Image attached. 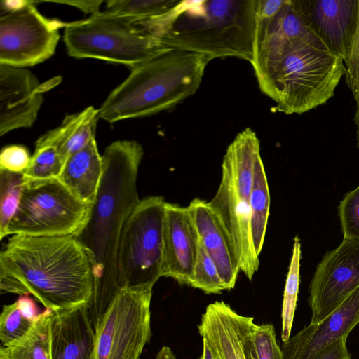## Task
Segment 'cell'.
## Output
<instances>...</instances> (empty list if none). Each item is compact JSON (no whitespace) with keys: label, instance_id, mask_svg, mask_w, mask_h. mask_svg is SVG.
I'll list each match as a JSON object with an SVG mask.
<instances>
[{"label":"cell","instance_id":"4dcf8cb0","mask_svg":"<svg viewBox=\"0 0 359 359\" xmlns=\"http://www.w3.org/2000/svg\"><path fill=\"white\" fill-rule=\"evenodd\" d=\"M252 338L257 359H283L272 324H253Z\"/></svg>","mask_w":359,"mask_h":359},{"label":"cell","instance_id":"83f0119b","mask_svg":"<svg viewBox=\"0 0 359 359\" xmlns=\"http://www.w3.org/2000/svg\"><path fill=\"white\" fill-rule=\"evenodd\" d=\"M36 318L26 316L18 301L4 305L0 316V339L8 346L21 339L32 328Z\"/></svg>","mask_w":359,"mask_h":359},{"label":"cell","instance_id":"3957f363","mask_svg":"<svg viewBox=\"0 0 359 359\" xmlns=\"http://www.w3.org/2000/svg\"><path fill=\"white\" fill-rule=\"evenodd\" d=\"M250 63L261 90L286 114H301L326 103L346 74L344 61L330 51L257 31Z\"/></svg>","mask_w":359,"mask_h":359},{"label":"cell","instance_id":"8992f818","mask_svg":"<svg viewBox=\"0 0 359 359\" xmlns=\"http://www.w3.org/2000/svg\"><path fill=\"white\" fill-rule=\"evenodd\" d=\"M260 154V142L248 128L229 145L222 164L218 189L208 202L236 250L241 271L251 280L259 266L250 233V198L255 160Z\"/></svg>","mask_w":359,"mask_h":359},{"label":"cell","instance_id":"9a60e30c","mask_svg":"<svg viewBox=\"0 0 359 359\" xmlns=\"http://www.w3.org/2000/svg\"><path fill=\"white\" fill-rule=\"evenodd\" d=\"M46 89L25 68L0 65L1 136L35 122Z\"/></svg>","mask_w":359,"mask_h":359},{"label":"cell","instance_id":"d6986e66","mask_svg":"<svg viewBox=\"0 0 359 359\" xmlns=\"http://www.w3.org/2000/svg\"><path fill=\"white\" fill-rule=\"evenodd\" d=\"M248 316L236 313L224 301L208 304L198 325L215 359H246L243 332Z\"/></svg>","mask_w":359,"mask_h":359},{"label":"cell","instance_id":"5b68a950","mask_svg":"<svg viewBox=\"0 0 359 359\" xmlns=\"http://www.w3.org/2000/svg\"><path fill=\"white\" fill-rule=\"evenodd\" d=\"M211 61L205 55L166 49L130 69L99 109L109 123L149 116L175 107L198 89Z\"/></svg>","mask_w":359,"mask_h":359},{"label":"cell","instance_id":"f35d334b","mask_svg":"<svg viewBox=\"0 0 359 359\" xmlns=\"http://www.w3.org/2000/svg\"><path fill=\"white\" fill-rule=\"evenodd\" d=\"M357 147L359 149V135H357Z\"/></svg>","mask_w":359,"mask_h":359},{"label":"cell","instance_id":"30bf717a","mask_svg":"<svg viewBox=\"0 0 359 359\" xmlns=\"http://www.w3.org/2000/svg\"><path fill=\"white\" fill-rule=\"evenodd\" d=\"M152 288H121L94 326L95 359H140L150 340Z\"/></svg>","mask_w":359,"mask_h":359},{"label":"cell","instance_id":"e575fe53","mask_svg":"<svg viewBox=\"0 0 359 359\" xmlns=\"http://www.w3.org/2000/svg\"><path fill=\"white\" fill-rule=\"evenodd\" d=\"M53 2L76 7L83 13L93 15L100 12V7L103 1H55Z\"/></svg>","mask_w":359,"mask_h":359},{"label":"cell","instance_id":"603a6c76","mask_svg":"<svg viewBox=\"0 0 359 359\" xmlns=\"http://www.w3.org/2000/svg\"><path fill=\"white\" fill-rule=\"evenodd\" d=\"M270 195L261 154L255 160L251 185L250 233L252 244L259 257L264 241L269 215Z\"/></svg>","mask_w":359,"mask_h":359},{"label":"cell","instance_id":"ffe728a7","mask_svg":"<svg viewBox=\"0 0 359 359\" xmlns=\"http://www.w3.org/2000/svg\"><path fill=\"white\" fill-rule=\"evenodd\" d=\"M103 172L95 138L65 162L59 180L80 200L93 204Z\"/></svg>","mask_w":359,"mask_h":359},{"label":"cell","instance_id":"74e56055","mask_svg":"<svg viewBox=\"0 0 359 359\" xmlns=\"http://www.w3.org/2000/svg\"><path fill=\"white\" fill-rule=\"evenodd\" d=\"M354 123L357 127V135H359V110L356 109L354 118H353Z\"/></svg>","mask_w":359,"mask_h":359},{"label":"cell","instance_id":"6da1fadb","mask_svg":"<svg viewBox=\"0 0 359 359\" xmlns=\"http://www.w3.org/2000/svg\"><path fill=\"white\" fill-rule=\"evenodd\" d=\"M143 148L134 140H117L102 155L103 172L90 217L76 236L93 266L94 292L89 304L93 326L117 292L116 257L120 238L139 203L137 180Z\"/></svg>","mask_w":359,"mask_h":359},{"label":"cell","instance_id":"4316f807","mask_svg":"<svg viewBox=\"0 0 359 359\" xmlns=\"http://www.w3.org/2000/svg\"><path fill=\"white\" fill-rule=\"evenodd\" d=\"M24 187L23 173L0 170V236L18 209Z\"/></svg>","mask_w":359,"mask_h":359},{"label":"cell","instance_id":"2e32d148","mask_svg":"<svg viewBox=\"0 0 359 359\" xmlns=\"http://www.w3.org/2000/svg\"><path fill=\"white\" fill-rule=\"evenodd\" d=\"M359 323V287L318 324H309L283 343V359H309L319 351L348 337Z\"/></svg>","mask_w":359,"mask_h":359},{"label":"cell","instance_id":"cb8c5ba5","mask_svg":"<svg viewBox=\"0 0 359 359\" xmlns=\"http://www.w3.org/2000/svg\"><path fill=\"white\" fill-rule=\"evenodd\" d=\"M65 163V161L48 131L36 142L35 151L23 172L25 183L58 178Z\"/></svg>","mask_w":359,"mask_h":359},{"label":"cell","instance_id":"1f68e13d","mask_svg":"<svg viewBox=\"0 0 359 359\" xmlns=\"http://www.w3.org/2000/svg\"><path fill=\"white\" fill-rule=\"evenodd\" d=\"M31 156L26 147L12 144L4 147L0 154V170L23 173L27 168Z\"/></svg>","mask_w":359,"mask_h":359},{"label":"cell","instance_id":"9c48e42d","mask_svg":"<svg viewBox=\"0 0 359 359\" xmlns=\"http://www.w3.org/2000/svg\"><path fill=\"white\" fill-rule=\"evenodd\" d=\"M91 206L59 178L26 182L18 209L0 238L78 236L88 221Z\"/></svg>","mask_w":359,"mask_h":359},{"label":"cell","instance_id":"44dd1931","mask_svg":"<svg viewBox=\"0 0 359 359\" xmlns=\"http://www.w3.org/2000/svg\"><path fill=\"white\" fill-rule=\"evenodd\" d=\"M99 118V109L90 106L80 112L67 116L58 127L50 130L65 162L95 138Z\"/></svg>","mask_w":359,"mask_h":359},{"label":"cell","instance_id":"277c9868","mask_svg":"<svg viewBox=\"0 0 359 359\" xmlns=\"http://www.w3.org/2000/svg\"><path fill=\"white\" fill-rule=\"evenodd\" d=\"M256 20L257 0H181L161 21L158 34L167 48L250 62Z\"/></svg>","mask_w":359,"mask_h":359},{"label":"cell","instance_id":"8fae6325","mask_svg":"<svg viewBox=\"0 0 359 359\" xmlns=\"http://www.w3.org/2000/svg\"><path fill=\"white\" fill-rule=\"evenodd\" d=\"M64 26L43 16L34 1H1L0 65L25 68L48 60L55 52Z\"/></svg>","mask_w":359,"mask_h":359},{"label":"cell","instance_id":"d4e9b609","mask_svg":"<svg viewBox=\"0 0 359 359\" xmlns=\"http://www.w3.org/2000/svg\"><path fill=\"white\" fill-rule=\"evenodd\" d=\"M180 2L178 0H111L103 11L109 14L141 22L162 19Z\"/></svg>","mask_w":359,"mask_h":359},{"label":"cell","instance_id":"52a82bcc","mask_svg":"<svg viewBox=\"0 0 359 359\" xmlns=\"http://www.w3.org/2000/svg\"><path fill=\"white\" fill-rule=\"evenodd\" d=\"M69 55L125 65L130 69L168 49L145 22L100 11L90 18L65 22Z\"/></svg>","mask_w":359,"mask_h":359},{"label":"cell","instance_id":"7c38bea8","mask_svg":"<svg viewBox=\"0 0 359 359\" xmlns=\"http://www.w3.org/2000/svg\"><path fill=\"white\" fill-rule=\"evenodd\" d=\"M359 287V239H343L318 264L309 285L311 324H318Z\"/></svg>","mask_w":359,"mask_h":359},{"label":"cell","instance_id":"7402d4cb","mask_svg":"<svg viewBox=\"0 0 359 359\" xmlns=\"http://www.w3.org/2000/svg\"><path fill=\"white\" fill-rule=\"evenodd\" d=\"M53 311L40 313L30 330L19 341L0 347V359H52L50 321Z\"/></svg>","mask_w":359,"mask_h":359},{"label":"cell","instance_id":"ba28073f","mask_svg":"<svg viewBox=\"0 0 359 359\" xmlns=\"http://www.w3.org/2000/svg\"><path fill=\"white\" fill-rule=\"evenodd\" d=\"M165 201L141 199L122 231L116 257V283L121 288H153L161 277Z\"/></svg>","mask_w":359,"mask_h":359},{"label":"cell","instance_id":"e0dca14e","mask_svg":"<svg viewBox=\"0 0 359 359\" xmlns=\"http://www.w3.org/2000/svg\"><path fill=\"white\" fill-rule=\"evenodd\" d=\"M50 349L52 359H95V332L88 304L53 311Z\"/></svg>","mask_w":359,"mask_h":359},{"label":"cell","instance_id":"836d02e7","mask_svg":"<svg viewBox=\"0 0 359 359\" xmlns=\"http://www.w3.org/2000/svg\"><path fill=\"white\" fill-rule=\"evenodd\" d=\"M347 337L327 345L309 359H351L346 347Z\"/></svg>","mask_w":359,"mask_h":359},{"label":"cell","instance_id":"d6a6232c","mask_svg":"<svg viewBox=\"0 0 359 359\" xmlns=\"http://www.w3.org/2000/svg\"><path fill=\"white\" fill-rule=\"evenodd\" d=\"M345 81L351 93L359 110V10L357 29L348 57L344 62Z\"/></svg>","mask_w":359,"mask_h":359},{"label":"cell","instance_id":"7a4b0ae2","mask_svg":"<svg viewBox=\"0 0 359 359\" xmlns=\"http://www.w3.org/2000/svg\"><path fill=\"white\" fill-rule=\"evenodd\" d=\"M2 292L32 295L53 311L90 304V259L74 236L13 235L0 253Z\"/></svg>","mask_w":359,"mask_h":359},{"label":"cell","instance_id":"d590c367","mask_svg":"<svg viewBox=\"0 0 359 359\" xmlns=\"http://www.w3.org/2000/svg\"><path fill=\"white\" fill-rule=\"evenodd\" d=\"M18 302L25 314L31 318H36L40 314L34 301L28 295H21L18 299Z\"/></svg>","mask_w":359,"mask_h":359},{"label":"cell","instance_id":"f546056e","mask_svg":"<svg viewBox=\"0 0 359 359\" xmlns=\"http://www.w3.org/2000/svg\"><path fill=\"white\" fill-rule=\"evenodd\" d=\"M338 210L343 239H359V186L346 194Z\"/></svg>","mask_w":359,"mask_h":359},{"label":"cell","instance_id":"f1b7e54d","mask_svg":"<svg viewBox=\"0 0 359 359\" xmlns=\"http://www.w3.org/2000/svg\"><path fill=\"white\" fill-rule=\"evenodd\" d=\"M191 287L205 294H221L225 290L217 269L199 241L197 259Z\"/></svg>","mask_w":359,"mask_h":359},{"label":"cell","instance_id":"4fadbf2b","mask_svg":"<svg viewBox=\"0 0 359 359\" xmlns=\"http://www.w3.org/2000/svg\"><path fill=\"white\" fill-rule=\"evenodd\" d=\"M296 3L328 50L345 62L357 29L359 0H296Z\"/></svg>","mask_w":359,"mask_h":359},{"label":"cell","instance_id":"ac0fdd59","mask_svg":"<svg viewBox=\"0 0 359 359\" xmlns=\"http://www.w3.org/2000/svg\"><path fill=\"white\" fill-rule=\"evenodd\" d=\"M187 208L199 241L214 262L225 290L233 289L241 269L229 236L208 202L194 198Z\"/></svg>","mask_w":359,"mask_h":359},{"label":"cell","instance_id":"8d00e7d4","mask_svg":"<svg viewBox=\"0 0 359 359\" xmlns=\"http://www.w3.org/2000/svg\"><path fill=\"white\" fill-rule=\"evenodd\" d=\"M199 359H215L205 339H203V353Z\"/></svg>","mask_w":359,"mask_h":359},{"label":"cell","instance_id":"5bb4252c","mask_svg":"<svg viewBox=\"0 0 359 359\" xmlns=\"http://www.w3.org/2000/svg\"><path fill=\"white\" fill-rule=\"evenodd\" d=\"M198 247L199 237L188 208L165 202L161 277L190 286Z\"/></svg>","mask_w":359,"mask_h":359},{"label":"cell","instance_id":"484cf974","mask_svg":"<svg viewBox=\"0 0 359 359\" xmlns=\"http://www.w3.org/2000/svg\"><path fill=\"white\" fill-rule=\"evenodd\" d=\"M301 244L298 236L294 238L292 258L287 274L282 306L281 339L283 343L290 338L297 306L300 282Z\"/></svg>","mask_w":359,"mask_h":359}]
</instances>
